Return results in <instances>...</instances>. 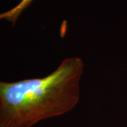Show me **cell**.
Returning a JSON list of instances; mask_svg holds the SVG:
<instances>
[{
  "mask_svg": "<svg viewBox=\"0 0 127 127\" xmlns=\"http://www.w3.org/2000/svg\"><path fill=\"white\" fill-rule=\"evenodd\" d=\"M35 0H21V1L14 8L10 9L8 11L0 14V19H6L14 26L18 17L23 13L24 10L27 9L28 6L34 1Z\"/></svg>",
  "mask_w": 127,
  "mask_h": 127,
  "instance_id": "7a4b0ae2",
  "label": "cell"
},
{
  "mask_svg": "<svg viewBox=\"0 0 127 127\" xmlns=\"http://www.w3.org/2000/svg\"><path fill=\"white\" fill-rule=\"evenodd\" d=\"M84 64L68 57L43 78L0 81V127H32L71 111L80 100Z\"/></svg>",
  "mask_w": 127,
  "mask_h": 127,
  "instance_id": "6da1fadb",
  "label": "cell"
}]
</instances>
